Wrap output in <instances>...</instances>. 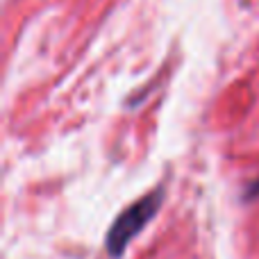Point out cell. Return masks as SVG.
<instances>
[{
	"instance_id": "6da1fadb",
	"label": "cell",
	"mask_w": 259,
	"mask_h": 259,
	"mask_svg": "<svg viewBox=\"0 0 259 259\" xmlns=\"http://www.w3.org/2000/svg\"><path fill=\"white\" fill-rule=\"evenodd\" d=\"M161 200H164V189L157 187L155 191L146 193L143 198H139L137 202H132L118 214V219L114 221V225L109 228L107 237H105V248L114 259L123 257V252L127 250L130 243L155 219L161 207Z\"/></svg>"
},
{
	"instance_id": "7a4b0ae2",
	"label": "cell",
	"mask_w": 259,
	"mask_h": 259,
	"mask_svg": "<svg viewBox=\"0 0 259 259\" xmlns=\"http://www.w3.org/2000/svg\"><path fill=\"white\" fill-rule=\"evenodd\" d=\"M252 198H259V178L255 182H250L246 187V193H243V200H252Z\"/></svg>"
}]
</instances>
